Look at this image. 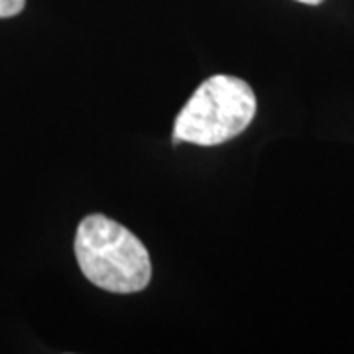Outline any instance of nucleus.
Masks as SVG:
<instances>
[{
    "label": "nucleus",
    "instance_id": "20e7f679",
    "mask_svg": "<svg viewBox=\"0 0 354 354\" xmlns=\"http://www.w3.org/2000/svg\"><path fill=\"white\" fill-rule=\"evenodd\" d=\"M297 2H304V4H311V6H317V4H321L323 0H297Z\"/></svg>",
    "mask_w": 354,
    "mask_h": 354
},
{
    "label": "nucleus",
    "instance_id": "f257e3e1",
    "mask_svg": "<svg viewBox=\"0 0 354 354\" xmlns=\"http://www.w3.org/2000/svg\"><path fill=\"white\" fill-rule=\"evenodd\" d=\"M75 258L83 276L111 293H136L152 279V260L144 242L104 215H88L79 223Z\"/></svg>",
    "mask_w": 354,
    "mask_h": 354
},
{
    "label": "nucleus",
    "instance_id": "f03ea898",
    "mask_svg": "<svg viewBox=\"0 0 354 354\" xmlns=\"http://www.w3.org/2000/svg\"><path fill=\"white\" fill-rule=\"evenodd\" d=\"M256 116V95L239 77L213 75L203 81L179 111L174 140L197 146H218L236 138Z\"/></svg>",
    "mask_w": 354,
    "mask_h": 354
},
{
    "label": "nucleus",
    "instance_id": "7ed1b4c3",
    "mask_svg": "<svg viewBox=\"0 0 354 354\" xmlns=\"http://www.w3.org/2000/svg\"><path fill=\"white\" fill-rule=\"evenodd\" d=\"M26 0H0V18H12L24 10Z\"/></svg>",
    "mask_w": 354,
    "mask_h": 354
}]
</instances>
